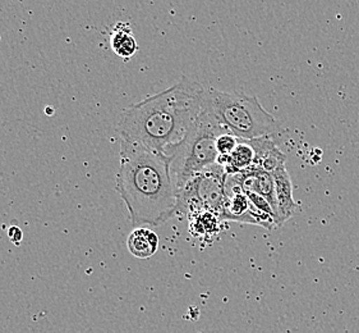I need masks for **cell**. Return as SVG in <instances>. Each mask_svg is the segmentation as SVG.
Returning a JSON list of instances; mask_svg holds the SVG:
<instances>
[{"instance_id": "6da1fadb", "label": "cell", "mask_w": 359, "mask_h": 333, "mask_svg": "<svg viewBox=\"0 0 359 333\" xmlns=\"http://www.w3.org/2000/svg\"><path fill=\"white\" fill-rule=\"evenodd\" d=\"M205 87L189 77L123 110L116 124L122 140L168 155L186 138L203 104Z\"/></svg>"}, {"instance_id": "7a4b0ae2", "label": "cell", "mask_w": 359, "mask_h": 333, "mask_svg": "<svg viewBox=\"0 0 359 333\" xmlns=\"http://www.w3.org/2000/svg\"><path fill=\"white\" fill-rule=\"evenodd\" d=\"M115 188L133 225L158 227L175 217L177 190L168 155L122 140Z\"/></svg>"}, {"instance_id": "3957f363", "label": "cell", "mask_w": 359, "mask_h": 333, "mask_svg": "<svg viewBox=\"0 0 359 333\" xmlns=\"http://www.w3.org/2000/svg\"><path fill=\"white\" fill-rule=\"evenodd\" d=\"M203 107L226 130L245 141L270 136L278 127L275 117L262 107L259 99L243 93H226L208 87L205 89Z\"/></svg>"}, {"instance_id": "277c9868", "label": "cell", "mask_w": 359, "mask_h": 333, "mask_svg": "<svg viewBox=\"0 0 359 333\" xmlns=\"http://www.w3.org/2000/svg\"><path fill=\"white\" fill-rule=\"evenodd\" d=\"M226 129L202 104L201 113L186 138L169 154L170 172L177 192L197 174L216 164V138Z\"/></svg>"}, {"instance_id": "5b68a950", "label": "cell", "mask_w": 359, "mask_h": 333, "mask_svg": "<svg viewBox=\"0 0 359 333\" xmlns=\"http://www.w3.org/2000/svg\"><path fill=\"white\" fill-rule=\"evenodd\" d=\"M224 177L225 169L217 163L197 174L177 192L175 216L206 210L219 217L224 204Z\"/></svg>"}, {"instance_id": "8992f818", "label": "cell", "mask_w": 359, "mask_h": 333, "mask_svg": "<svg viewBox=\"0 0 359 333\" xmlns=\"http://www.w3.org/2000/svg\"><path fill=\"white\" fill-rule=\"evenodd\" d=\"M271 174H273V181H275L279 226H283L287 219H290L294 216L295 211L298 210V204L295 203L292 180L287 174V166H281L276 171H273Z\"/></svg>"}, {"instance_id": "52a82bcc", "label": "cell", "mask_w": 359, "mask_h": 333, "mask_svg": "<svg viewBox=\"0 0 359 333\" xmlns=\"http://www.w3.org/2000/svg\"><path fill=\"white\" fill-rule=\"evenodd\" d=\"M253 150H255V160L252 168L262 169L269 174H273L281 166H285L287 157L284 152L276 146L270 136L253 138L250 140Z\"/></svg>"}, {"instance_id": "ba28073f", "label": "cell", "mask_w": 359, "mask_h": 333, "mask_svg": "<svg viewBox=\"0 0 359 333\" xmlns=\"http://www.w3.org/2000/svg\"><path fill=\"white\" fill-rule=\"evenodd\" d=\"M127 247L130 253L138 259H149L158 252V235L146 227L136 228L130 232L127 239Z\"/></svg>"}, {"instance_id": "9c48e42d", "label": "cell", "mask_w": 359, "mask_h": 333, "mask_svg": "<svg viewBox=\"0 0 359 333\" xmlns=\"http://www.w3.org/2000/svg\"><path fill=\"white\" fill-rule=\"evenodd\" d=\"M110 48L122 59H130L138 51L136 37L127 22H118L110 34Z\"/></svg>"}, {"instance_id": "30bf717a", "label": "cell", "mask_w": 359, "mask_h": 333, "mask_svg": "<svg viewBox=\"0 0 359 333\" xmlns=\"http://www.w3.org/2000/svg\"><path fill=\"white\" fill-rule=\"evenodd\" d=\"M255 150L250 141L241 140L237 148L228 155V162L224 166L225 174H239L250 169L253 166Z\"/></svg>"}, {"instance_id": "8fae6325", "label": "cell", "mask_w": 359, "mask_h": 333, "mask_svg": "<svg viewBox=\"0 0 359 333\" xmlns=\"http://www.w3.org/2000/svg\"><path fill=\"white\" fill-rule=\"evenodd\" d=\"M191 228L197 235H208L210 232L217 231V223L220 222L219 217L211 211H197L189 214Z\"/></svg>"}, {"instance_id": "7c38bea8", "label": "cell", "mask_w": 359, "mask_h": 333, "mask_svg": "<svg viewBox=\"0 0 359 333\" xmlns=\"http://www.w3.org/2000/svg\"><path fill=\"white\" fill-rule=\"evenodd\" d=\"M241 138H238L234 133L230 131H225L219 138H216V152L219 155H230L231 152L237 148Z\"/></svg>"}, {"instance_id": "4fadbf2b", "label": "cell", "mask_w": 359, "mask_h": 333, "mask_svg": "<svg viewBox=\"0 0 359 333\" xmlns=\"http://www.w3.org/2000/svg\"><path fill=\"white\" fill-rule=\"evenodd\" d=\"M8 237L11 239V241H12L15 245H20L22 239H23V232H22L21 228L13 226V227H11V228L8 230Z\"/></svg>"}]
</instances>
